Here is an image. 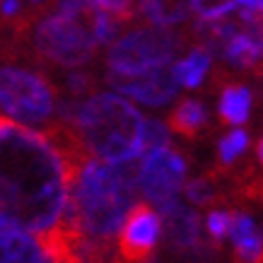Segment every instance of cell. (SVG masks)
<instances>
[{
  "instance_id": "1",
  "label": "cell",
  "mask_w": 263,
  "mask_h": 263,
  "mask_svg": "<svg viewBox=\"0 0 263 263\" xmlns=\"http://www.w3.org/2000/svg\"><path fill=\"white\" fill-rule=\"evenodd\" d=\"M75 164L44 130L0 116V227L44 237L63 220Z\"/></svg>"
},
{
  "instance_id": "2",
  "label": "cell",
  "mask_w": 263,
  "mask_h": 263,
  "mask_svg": "<svg viewBox=\"0 0 263 263\" xmlns=\"http://www.w3.org/2000/svg\"><path fill=\"white\" fill-rule=\"evenodd\" d=\"M20 46L48 70H75L116 39L119 22L87 0H48L10 22Z\"/></svg>"
},
{
  "instance_id": "3",
  "label": "cell",
  "mask_w": 263,
  "mask_h": 263,
  "mask_svg": "<svg viewBox=\"0 0 263 263\" xmlns=\"http://www.w3.org/2000/svg\"><path fill=\"white\" fill-rule=\"evenodd\" d=\"M140 191V157L85 160L75 167L63 220L95 241L109 244Z\"/></svg>"
},
{
  "instance_id": "4",
  "label": "cell",
  "mask_w": 263,
  "mask_h": 263,
  "mask_svg": "<svg viewBox=\"0 0 263 263\" xmlns=\"http://www.w3.org/2000/svg\"><path fill=\"white\" fill-rule=\"evenodd\" d=\"M58 121L70 128L87 157L106 162L143 157V114L114 92H92L85 99L63 95Z\"/></svg>"
},
{
  "instance_id": "5",
  "label": "cell",
  "mask_w": 263,
  "mask_h": 263,
  "mask_svg": "<svg viewBox=\"0 0 263 263\" xmlns=\"http://www.w3.org/2000/svg\"><path fill=\"white\" fill-rule=\"evenodd\" d=\"M63 92L46 65L27 53L10 22L0 20V114L29 128L46 130L58 121Z\"/></svg>"
},
{
  "instance_id": "6",
  "label": "cell",
  "mask_w": 263,
  "mask_h": 263,
  "mask_svg": "<svg viewBox=\"0 0 263 263\" xmlns=\"http://www.w3.org/2000/svg\"><path fill=\"white\" fill-rule=\"evenodd\" d=\"M179 46H181L179 34L169 32L167 27H155V24L136 27L109 44L104 56L106 75L136 78V75L167 68Z\"/></svg>"
},
{
  "instance_id": "7",
  "label": "cell",
  "mask_w": 263,
  "mask_h": 263,
  "mask_svg": "<svg viewBox=\"0 0 263 263\" xmlns=\"http://www.w3.org/2000/svg\"><path fill=\"white\" fill-rule=\"evenodd\" d=\"M186 179V160L172 145L145 152L140 160V191L150 203L160 208L162 203L176 198Z\"/></svg>"
},
{
  "instance_id": "8",
  "label": "cell",
  "mask_w": 263,
  "mask_h": 263,
  "mask_svg": "<svg viewBox=\"0 0 263 263\" xmlns=\"http://www.w3.org/2000/svg\"><path fill=\"white\" fill-rule=\"evenodd\" d=\"M162 234V217L147 203H136L128 210L121 224L116 261L119 263H147Z\"/></svg>"
},
{
  "instance_id": "9",
  "label": "cell",
  "mask_w": 263,
  "mask_h": 263,
  "mask_svg": "<svg viewBox=\"0 0 263 263\" xmlns=\"http://www.w3.org/2000/svg\"><path fill=\"white\" fill-rule=\"evenodd\" d=\"M104 80L109 82L114 89H119L121 95L130 97L136 102H143L147 106H164L176 97L179 92V82H176L174 72L167 68L136 75V78H119V75H106Z\"/></svg>"
},
{
  "instance_id": "10",
  "label": "cell",
  "mask_w": 263,
  "mask_h": 263,
  "mask_svg": "<svg viewBox=\"0 0 263 263\" xmlns=\"http://www.w3.org/2000/svg\"><path fill=\"white\" fill-rule=\"evenodd\" d=\"M162 222L167 227V241L174 251L181 254H205V244H203V232H200V217L196 210L186 208L176 198L167 200L160 205Z\"/></svg>"
},
{
  "instance_id": "11",
  "label": "cell",
  "mask_w": 263,
  "mask_h": 263,
  "mask_svg": "<svg viewBox=\"0 0 263 263\" xmlns=\"http://www.w3.org/2000/svg\"><path fill=\"white\" fill-rule=\"evenodd\" d=\"M227 234L234 247L237 263H263V227L247 210L230 213Z\"/></svg>"
},
{
  "instance_id": "12",
  "label": "cell",
  "mask_w": 263,
  "mask_h": 263,
  "mask_svg": "<svg viewBox=\"0 0 263 263\" xmlns=\"http://www.w3.org/2000/svg\"><path fill=\"white\" fill-rule=\"evenodd\" d=\"M0 263H48V254L29 232L0 227Z\"/></svg>"
},
{
  "instance_id": "13",
  "label": "cell",
  "mask_w": 263,
  "mask_h": 263,
  "mask_svg": "<svg viewBox=\"0 0 263 263\" xmlns=\"http://www.w3.org/2000/svg\"><path fill=\"white\" fill-rule=\"evenodd\" d=\"M215 82L220 85V121L224 126H239L251 116L254 95L247 85L237 80H222L220 72H215Z\"/></svg>"
},
{
  "instance_id": "14",
  "label": "cell",
  "mask_w": 263,
  "mask_h": 263,
  "mask_svg": "<svg viewBox=\"0 0 263 263\" xmlns=\"http://www.w3.org/2000/svg\"><path fill=\"white\" fill-rule=\"evenodd\" d=\"M208 123V111H205V104L200 99H183L174 111L169 114V128L179 133L181 138H193L200 136V130L205 128Z\"/></svg>"
},
{
  "instance_id": "15",
  "label": "cell",
  "mask_w": 263,
  "mask_h": 263,
  "mask_svg": "<svg viewBox=\"0 0 263 263\" xmlns=\"http://www.w3.org/2000/svg\"><path fill=\"white\" fill-rule=\"evenodd\" d=\"M138 12L155 27L179 24L189 17L191 0H136Z\"/></svg>"
},
{
  "instance_id": "16",
  "label": "cell",
  "mask_w": 263,
  "mask_h": 263,
  "mask_svg": "<svg viewBox=\"0 0 263 263\" xmlns=\"http://www.w3.org/2000/svg\"><path fill=\"white\" fill-rule=\"evenodd\" d=\"M210 63H213V53L203 46H196L186 58H181L179 63L172 65V72H174L179 85L193 89L205 80V72L210 68Z\"/></svg>"
},
{
  "instance_id": "17",
  "label": "cell",
  "mask_w": 263,
  "mask_h": 263,
  "mask_svg": "<svg viewBox=\"0 0 263 263\" xmlns=\"http://www.w3.org/2000/svg\"><path fill=\"white\" fill-rule=\"evenodd\" d=\"M186 198L203 208V205H213V203H217L224 196H222V189L217 186V179L210 174V176H200V179H193V181L186 183Z\"/></svg>"
},
{
  "instance_id": "18",
  "label": "cell",
  "mask_w": 263,
  "mask_h": 263,
  "mask_svg": "<svg viewBox=\"0 0 263 263\" xmlns=\"http://www.w3.org/2000/svg\"><path fill=\"white\" fill-rule=\"evenodd\" d=\"M249 147V133L247 130H232L217 143V157H220V167H232L239 160V155Z\"/></svg>"
},
{
  "instance_id": "19",
  "label": "cell",
  "mask_w": 263,
  "mask_h": 263,
  "mask_svg": "<svg viewBox=\"0 0 263 263\" xmlns=\"http://www.w3.org/2000/svg\"><path fill=\"white\" fill-rule=\"evenodd\" d=\"M97 87V78L95 72L85 70V68H75V70H68L63 78V92L65 97H75V99H80V97H87L92 95Z\"/></svg>"
},
{
  "instance_id": "20",
  "label": "cell",
  "mask_w": 263,
  "mask_h": 263,
  "mask_svg": "<svg viewBox=\"0 0 263 263\" xmlns=\"http://www.w3.org/2000/svg\"><path fill=\"white\" fill-rule=\"evenodd\" d=\"M87 3H92L97 10H102L104 15L114 17L119 24L133 22L138 15L136 0H87Z\"/></svg>"
},
{
  "instance_id": "21",
  "label": "cell",
  "mask_w": 263,
  "mask_h": 263,
  "mask_svg": "<svg viewBox=\"0 0 263 263\" xmlns=\"http://www.w3.org/2000/svg\"><path fill=\"white\" fill-rule=\"evenodd\" d=\"M193 10L200 20L213 22V20H222L237 8V0H191Z\"/></svg>"
},
{
  "instance_id": "22",
  "label": "cell",
  "mask_w": 263,
  "mask_h": 263,
  "mask_svg": "<svg viewBox=\"0 0 263 263\" xmlns=\"http://www.w3.org/2000/svg\"><path fill=\"white\" fill-rule=\"evenodd\" d=\"M164 145H169V128L157 119H147L143 133V155L157 150V147H164Z\"/></svg>"
},
{
  "instance_id": "23",
  "label": "cell",
  "mask_w": 263,
  "mask_h": 263,
  "mask_svg": "<svg viewBox=\"0 0 263 263\" xmlns=\"http://www.w3.org/2000/svg\"><path fill=\"white\" fill-rule=\"evenodd\" d=\"M205 224H208V234L213 237V241H222L227 230H230V213L222 210V208H215V210H210Z\"/></svg>"
},
{
  "instance_id": "24",
  "label": "cell",
  "mask_w": 263,
  "mask_h": 263,
  "mask_svg": "<svg viewBox=\"0 0 263 263\" xmlns=\"http://www.w3.org/2000/svg\"><path fill=\"white\" fill-rule=\"evenodd\" d=\"M256 155H258V162H261V167H263V136L258 138V143H256Z\"/></svg>"
},
{
  "instance_id": "25",
  "label": "cell",
  "mask_w": 263,
  "mask_h": 263,
  "mask_svg": "<svg viewBox=\"0 0 263 263\" xmlns=\"http://www.w3.org/2000/svg\"><path fill=\"white\" fill-rule=\"evenodd\" d=\"M48 263H56V261H51V258H48Z\"/></svg>"
},
{
  "instance_id": "26",
  "label": "cell",
  "mask_w": 263,
  "mask_h": 263,
  "mask_svg": "<svg viewBox=\"0 0 263 263\" xmlns=\"http://www.w3.org/2000/svg\"><path fill=\"white\" fill-rule=\"evenodd\" d=\"M258 75H263V68H261V72H258Z\"/></svg>"
},
{
  "instance_id": "27",
  "label": "cell",
  "mask_w": 263,
  "mask_h": 263,
  "mask_svg": "<svg viewBox=\"0 0 263 263\" xmlns=\"http://www.w3.org/2000/svg\"><path fill=\"white\" fill-rule=\"evenodd\" d=\"M261 12H263V10H261Z\"/></svg>"
}]
</instances>
